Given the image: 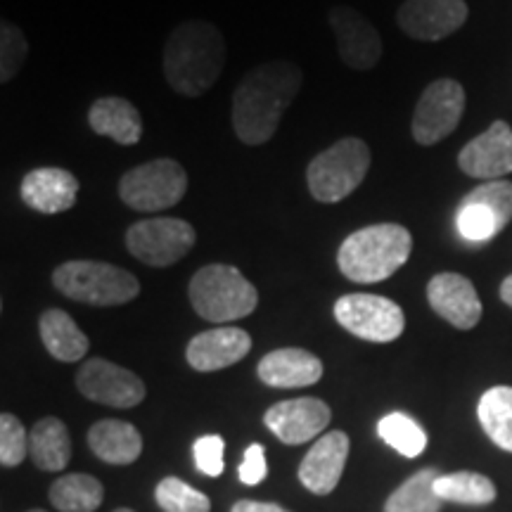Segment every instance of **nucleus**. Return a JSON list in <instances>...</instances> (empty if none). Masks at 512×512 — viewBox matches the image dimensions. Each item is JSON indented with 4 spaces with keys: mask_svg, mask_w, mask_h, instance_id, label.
Instances as JSON below:
<instances>
[{
    "mask_svg": "<svg viewBox=\"0 0 512 512\" xmlns=\"http://www.w3.org/2000/svg\"><path fill=\"white\" fill-rule=\"evenodd\" d=\"M470 17L465 0H406L396 10V24L413 41L434 43L453 36Z\"/></svg>",
    "mask_w": 512,
    "mask_h": 512,
    "instance_id": "13",
    "label": "nucleus"
},
{
    "mask_svg": "<svg viewBox=\"0 0 512 512\" xmlns=\"http://www.w3.org/2000/svg\"><path fill=\"white\" fill-rule=\"evenodd\" d=\"M29 456V434L17 415H0V463L3 467H17Z\"/></svg>",
    "mask_w": 512,
    "mask_h": 512,
    "instance_id": "33",
    "label": "nucleus"
},
{
    "mask_svg": "<svg viewBox=\"0 0 512 512\" xmlns=\"http://www.w3.org/2000/svg\"><path fill=\"white\" fill-rule=\"evenodd\" d=\"M377 434L403 458H418L427 448V432L406 413H389L377 422Z\"/></svg>",
    "mask_w": 512,
    "mask_h": 512,
    "instance_id": "29",
    "label": "nucleus"
},
{
    "mask_svg": "<svg viewBox=\"0 0 512 512\" xmlns=\"http://www.w3.org/2000/svg\"><path fill=\"white\" fill-rule=\"evenodd\" d=\"M335 318L354 337L375 344L394 342L406 328L401 306L382 294H344L335 302Z\"/></svg>",
    "mask_w": 512,
    "mask_h": 512,
    "instance_id": "9",
    "label": "nucleus"
},
{
    "mask_svg": "<svg viewBox=\"0 0 512 512\" xmlns=\"http://www.w3.org/2000/svg\"><path fill=\"white\" fill-rule=\"evenodd\" d=\"M332 411L325 401L302 396V399L278 401L264 413V425L287 446H299L328 430Z\"/></svg>",
    "mask_w": 512,
    "mask_h": 512,
    "instance_id": "15",
    "label": "nucleus"
},
{
    "mask_svg": "<svg viewBox=\"0 0 512 512\" xmlns=\"http://www.w3.org/2000/svg\"><path fill=\"white\" fill-rule=\"evenodd\" d=\"M114 512H133V510L131 508H117Z\"/></svg>",
    "mask_w": 512,
    "mask_h": 512,
    "instance_id": "39",
    "label": "nucleus"
},
{
    "mask_svg": "<svg viewBox=\"0 0 512 512\" xmlns=\"http://www.w3.org/2000/svg\"><path fill=\"white\" fill-rule=\"evenodd\" d=\"M88 126L98 136L112 138L117 145H138L143 140V117L131 100L107 95L98 98L88 110Z\"/></svg>",
    "mask_w": 512,
    "mask_h": 512,
    "instance_id": "21",
    "label": "nucleus"
},
{
    "mask_svg": "<svg viewBox=\"0 0 512 512\" xmlns=\"http://www.w3.org/2000/svg\"><path fill=\"white\" fill-rule=\"evenodd\" d=\"M230 512H290L275 503H261V501H238Z\"/></svg>",
    "mask_w": 512,
    "mask_h": 512,
    "instance_id": "37",
    "label": "nucleus"
},
{
    "mask_svg": "<svg viewBox=\"0 0 512 512\" xmlns=\"http://www.w3.org/2000/svg\"><path fill=\"white\" fill-rule=\"evenodd\" d=\"M501 299L512 309V273L501 283Z\"/></svg>",
    "mask_w": 512,
    "mask_h": 512,
    "instance_id": "38",
    "label": "nucleus"
},
{
    "mask_svg": "<svg viewBox=\"0 0 512 512\" xmlns=\"http://www.w3.org/2000/svg\"><path fill=\"white\" fill-rule=\"evenodd\" d=\"M53 285L67 299L88 306H124L140 294V280L131 271L91 259L64 261L53 271Z\"/></svg>",
    "mask_w": 512,
    "mask_h": 512,
    "instance_id": "6",
    "label": "nucleus"
},
{
    "mask_svg": "<svg viewBox=\"0 0 512 512\" xmlns=\"http://www.w3.org/2000/svg\"><path fill=\"white\" fill-rule=\"evenodd\" d=\"M413 235L401 223H375L351 233L337 249V268L351 283H382L411 259Z\"/></svg>",
    "mask_w": 512,
    "mask_h": 512,
    "instance_id": "3",
    "label": "nucleus"
},
{
    "mask_svg": "<svg viewBox=\"0 0 512 512\" xmlns=\"http://www.w3.org/2000/svg\"><path fill=\"white\" fill-rule=\"evenodd\" d=\"M465 88L456 79H437L415 105L411 133L418 145L432 147L451 136L465 114Z\"/></svg>",
    "mask_w": 512,
    "mask_h": 512,
    "instance_id": "10",
    "label": "nucleus"
},
{
    "mask_svg": "<svg viewBox=\"0 0 512 512\" xmlns=\"http://www.w3.org/2000/svg\"><path fill=\"white\" fill-rule=\"evenodd\" d=\"M373 152L363 138H342L328 150L318 152L306 166V185L320 204H339L366 181Z\"/></svg>",
    "mask_w": 512,
    "mask_h": 512,
    "instance_id": "5",
    "label": "nucleus"
},
{
    "mask_svg": "<svg viewBox=\"0 0 512 512\" xmlns=\"http://www.w3.org/2000/svg\"><path fill=\"white\" fill-rule=\"evenodd\" d=\"M252 349V337L247 330L221 325V328L204 330L188 342L185 361L197 373H214L240 363Z\"/></svg>",
    "mask_w": 512,
    "mask_h": 512,
    "instance_id": "17",
    "label": "nucleus"
},
{
    "mask_svg": "<svg viewBox=\"0 0 512 512\" xmlns=\"http://www.w3.org/2000/svg\"><path fill=\"white\" fill-rule=\"evenodd\" d=\"M88 446L110 465H131L143 453V437L124 420H100L88 430Z\"/></svg>",
    "mask_w": 512,
    "mask_h": 512,
    "instance_id": "22",
    "label": "nucleus"
},
{
    "mask_svg": "<svg viewBox=\"0 0 512 512\" xmlns=\"http://www.w3.org/2000/svg\"><path fill=\"white\" fill-rule=\"evenodd\" d=\"M437 470H420L413 477H408L392 496L387 498L384 512H439L441 498L434 491L437 482Z\"/></svg>",
    "mask_w": 512,
    "mask_h": 512,
    "instance_id": "26",
    "label": "nucleus"
},
{
    "mask_svg": "<svg viewBox=\"0 0 512 512\" xmlns=\"http://www.w3.org/2000/svg\"><path fill=\"white\" fill-rule=\"evenodd\" d=\"M79 190V178L72 171L60 169V166H41V169L29 171L19 185L22 202L38 214L48 216L74 209Z\"/></svg>",
    "mask_w": 512,
    "mask_h": 512,
    "instance_id": "18",
    "label": "nucleus"
},
{
    "mask_svg": "<svg viewBox=\"0 0 512 512\" xmlns=\"http://www.w3.org/2000/svg\"><path fill=\"white\" fill-rule=\"evenodd\" d=\"M38 330H41V342L48 354L62 363L81 361L91 349L86 332L62 309L43 311L41 320H38Z\"/></svg>",
    "mask_w": 512,
    "mask_h": 512,
    "instance_id": "23",
    "label": "nucleus"
},
{
    "mask_svg": "<svg viewBox=\"0 0 512 512\" xmlns=\"http://www.w3.org/2000/svg\"><path fill=\"white\" fill-rule=\"evenodd\" d=\"M432 311L458 330H472L482 320V302L470 278L460 273H437L427 283Z\"/></svg>",
    "mask_w": 512,
    "mask_h": 512,
    "instance_id": "16",
    "label": "nucleus"
},
{
    "mask_svg": "<svg viewBox=\"0 0 512 512\" xmlns=\"http://www.w3.org/2000/svg\"><path fill=\"white\" fill-rule=\"evenodd\" d=\"M328 22L337 41L339 60L354 72H370L382 60L384 46L380 31L361 10L351 5H335L328 12Z\"/></svg>",
    "mask_w": 512,
    "mask_h": 512,
    "instance_id": "12",
    "label": "nucleus"
},
{
    "mask_svg": "<svg viewBox=\"0 0 512 512\" xmlns=\"http://www.w3.org/2000/svg\"><path fill=\"white\" fill-rule=\"evenodd\" d=\"M157 505L164 512H209L211 501L202 491L192 489L178 477H166L157 484Z\"/></svg>",
    "mask_w": 512,
    "mask_h": 512,
    "instance_id": "30",
    "label": "nucleus"
},
{
    "mask_svg": "<svg viewBox=\"0 0 512 512\" xmlns=\"http://www.w3.org/2000/svg\"><path fill=\"white\" fill-rule=\"evenodd\" d=\"M268 475V463H266V448L261 444L247 446L245 458H242V465L238 467V477L242 484L256 486L261 484Z\"/></svg>",
    "mask_w": 512,
    "mask_h": 512,
    "instance_id": "36",
    "label": "nucleus"
},
{
    "mask_svg": "<svg viewBox=\"0 0 512 512\" xmlns=\"http://www.w3.org/2000/svg\"><path fill=\"white\" fill-rule=\"evenodd\" d=\"M256 375L261 382L275 389L313 387L323 377V361L299 347L275 349L261 358Z\"/></svg>",
    "mask_w": 512,
    "mask_h": 512,
    "instance_id": "20",
    "label": "nucleus"
},
{
    "mask_svg": "<svg viewBox=\"0 0 512 512\" xmlns=\"http://www.w3.org/2000/svg\"><path fill=\"white\" fill-rule=\"evenodd\" d=\"M126 249L133 259L152 268L178 264L195 247L197 233L188 221L174 216H152L128 226L124 235Z\"/></svg>",
    "mask_w": 512,
    "mask_h": 512,
    "instance_id": "8",
    "label": "nucleus"
},
{
    "mask_svg": "<svg viewBox=\"0 0 512 512\" xmlns=\"http://www.w3.org/2000/svg\"><path fill=\"white\" fill-rule=\"evenodd\" d=\"M226 67V38L207 19H185L164 43V79L178 95L202 98Z\"/></svg>",
    "mask_w": 512,
    "mask_h": 512,
    "instance_id": "2",
    "label": "nucleus"
},
{
    "mask_svg": "<svg viewBox=\"0 0 512 512\" xmlns=\"http://www.w3.org/2000/svg\"><path fill=\"white\" fill-rule=\"evenodd\" d=\"M486 437L498 448L512 453V387H491L477 406Z\"/></svg>",
    "mask_w": 512,
    "mask_h": 512,
    "instance_id": "25",
    "label": "nucleus"
},
{
    "mask_svg": "<svg viewBox=\"0 0 512 512\" xmlns=\"http://www.w3.org/2000/svg\"><path fill=\"white\" fill-rule=\"evenodd\" d=\"M29 512H46V510H38V508H34V510H29Z\"/></svg>",
    "mask_w": 512,
    "mask_h": 512,
    "instance_id": "40",
    "label": "nucleus"
},
{
    "mask_svg": "<svg viewBox=\"0 0 512 512\" xmlns=\"http://www.w3.org/2000/svg\"><path fill=\"white\" fill-rule=\"evenodd\" d=\"M223 439L219 434H207V437H200L192 446V453H195V465L200 467L207 477H219L223 472Z\"/></svg>",
    "mask_w": 512,
    "mask_h": 512,
    "instance_id": "35",
    "label": "nucleus"
},
{
    "mask_svg": "<svg viewBox=\"0 0 512 512\" xmlns=\"http://www.w3.org/2000/svg\"><path fill=\"white\" fill-rule=\"evenodd\" d=\"M463 202H472L484 207L491 216H494L501 230L512 221V183L505 181V178L477 185L475 190L467 192Z\"/></svg>",
    "mask_w": 512,
    "mask_h": 512,
    "instance_id": "32",
    "label": "nucleus"
},
{
    "mask_svg": "<svg viewBox=\"0 0 512 512\" xmlns=\"http://www.w3.org/2000/svg\"><path fill=\"white\" fill-rule=\"evenodd\" d=\"M188 297L195 313L209 323H230L252 316L259 292L235 266L209 264L190 278Z\"/></svg>",
    "mask_w": 512,
    "mask_h": 512,
    "instance_id": "4",
    "label": "nucleus"
},
{
    "mask_svg": "<svg viewBox=\"0 0 512 512\" xmlns=\"http://www.w3.org/2000/svg\"><path fill=\"white\" fill-rule=\"evenodd\" d=\"M29 456L38 470L60 472L72 460V437L60 418L38 420L29 432Z\"/></svg>",
    "mask_w": 512,
    "mask_h": 512,
    "instance_id": "24",
    "label": "nucleus"
},
{
    "mask_svg": "<svg viewBox=\"0 0 512 512\" xmlns=\"http://www.w3.org/2000/svg\"><path fill=\"white\" fill-rule=\"evenodd\" d=\"M29 57V41L24 31L10 19L0 22V83H10L22 72Z\"/></svg>",
    "mask_w": 512,
    "mask_h": 512,
    "instance_id": "31",
    "label": "nucleus"
},
{
    "mask_svg": "<svg viewBox=\"0 0 512 512\" xmlns=\"http://www.w3.org/2000/svg\"><path fill=\"white\" fill-rule=\"evenodd\" d=\"M119 200L140 214H159L176 207L188 192V174L171 157L150 159L119 178Z\"/></svg>",
    "mask_w": 512,
    "mask_h": 512,
    "instance_id": "7",
    "label": "nucleus"
},
{
    "mask_svg": "<svg viewBox=\"0 0 512 512\" xmlns=\"http://www.w3.org/2000/svg\"><path fill=\"white\" fill-rule=\"evenodd\" d=\"M102 498L105 489L91 475H67L50 486V503L62 512H95Z\"/></svg>",
    "mask_w": 512,
    "mask_h": 512,
    "instance_id": "27",
    "label": "nucleus"
},
{
    "mask_svg": "<svg viewBox=\"0 0 512 512\" xmlns=\"http://www.w3.org/2000/svg\"><path fill=\"white\" fill-rule=\"evenodd\" d=\"M349 437L347 432L332 430L323 434L311 451L306 453L302 465H299V482H302L311 494L325 496L337 489L339 479H342L344 467L349 458Z\"/></svg>",
    "mask_w": 512,
    "mask_h": 512,
    "instance_id": "19",
    "label": "nucleus"
},
{
    "mask_svg": "<svg viewBox=\"0 0 512 512\" xmlns=\"http://www.w3.org/2000/svg\"><path fill=\"white\" fill-rule=\"evenodd\" d=\"M434 491L444 503L460 505H489L496 498V486L489 477L477 472H453L439 475L434 482Z\"/></svg>",
    "mask_w": 512,
    "mask_h": 512,
    "instance_id": "28",
    "label": "nucleus"
},
{
    "mask_svg": "<svg viewBox=\"0 0 512 512\" xmlns=\"http://www.w3.org/2000/svg\"><path fill=\"white\" fill-rule=\"evenodd\" d=\"M304 74L294 62L271 60L249 69L233 91L230 121L245 145H266L278 131L287 107L302 91Z\"/></svg>",
    "mask_w": 512,
    "mask_h": 512,
    "instance_id": "1",
    "label": "nucleus"
},
{
    "mask_svg": "<svg viewBox=\"0 0 512 512\" xmlns=\"http://www.w3.org/2000/svg\"><path fill=\"white\" fill-rule=\"evenodd\" d=\"M76 387L88 401L110 408H136L147 396L145 382L133 370L105 358H88L76 373Z\"/></svg>",
    "mask_w": 512,
    "mask_h": 512,
    "instance_id": "11",
    "label": "nucleus"
},
{
    "mask_svg": "<svg viewBox=\"0 0 512 512\" xmlns=\"http://www.w3.org/2000/svg\"><path fill=\"white\" fill-rule=\"evenodd\" d=\"M458 169L479 181H501L512 174V128L508 121H494L458 152Z\"/></svg>",
    "mask_w": 512,
    "mask_h": 512,
    "instance_id": "14",
    "label": "nucleus"
},
{
    "mask_svg": "<svg viewBox=\"0 0 512 512\" xmlns=\"http://www.w3.org/2000/svg\"><path fill=\"white\" fill-rule=\"evenodd\" d=\"M456 226H458V233L470 242H489L491 238H496V235L501 233V228H498L494 216H491L484 207H479V204H472V202H460Z\"/></svg>",
    "mask_w": 512,
    "mask_h": 512,
    "instance_id": "34",
    "label": "nucleus"
}]
</instances>
